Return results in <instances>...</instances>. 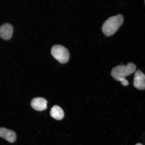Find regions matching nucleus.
I'll use <instances>...</instances> for the list:
<instances>
[{
	"label": "nucleus",
	"instance_id": "f257e3e1",
	"mask_svg": "<svg viewBox=\"0 0 145 145\" xmlns=\"http://www.w3.org/2000/svg\"><path fill=\"white\" fill-rule=\"evenodd\" d=\"M136 70V65L133 63H129L127 65H119L114 68L110 75L116 80L120 81L123 86H125L129 83L125 77L133 73Z\"/></svg>",
	"mask_w": 145,
	"mask_h": 145
},
{
	"label": "nucleus",
	"instance_id": "f03ea898",
	"mask_svg": "<svg viewBox=\"0 0 145 145\" xmlns=\"http://www.w3.org/2000/svg\"><path fill=\"white\" fill-rule=\"evenodd\" d=\"M124 22L122 14H119L109 18L105 22L102 26V31L107 36L114 35L119 29Z\"/></svg>",
	"mask_w": 145,
	"mask_h": 145
},
{
	"label": "nucleus",
	"instance_id": "7ed1b4c3",
	"mask_svg": "<svg viewBox=\"0 0 145 145\" xmlns=\"http://www.w3.org/2000/svg\"><path fill=\"white\" fill-rule=\"evenodd\" d=\"M51 53L54 58L61 63L67 62L69 59L70 54L68 50L61 45H56L52 47Z\"/></svg>",
	"mask_w": 145,
	"mask_h": 145
},
{
	"label": "nucleus",
	"instance_id": "20e7f679",
	"mask_svg": "<svg viewBox=\"0 0 145 145\" xmlns=\"http://www.w3.org/2000/svg\"><path fill=\"white\" fill-rule=\"evenodd\" d=\"M133 86L138 89L145 90V75L140 70H138L135 72Z\"/></svg>",
	"mask_w": 145,
	"mask_h": 145
},
{
	"label": "nucleus",
	"instance_id": "39448f33",
	"mask_svg": "<svg viewBox=\"0 0 145 145\" xmlns=\"http://www.w3.org/2000/svg\"><path fill=\"white\" fill-rule=\"evenodd\" d=\"M13 31V27L11 24H4L0 27V37L4 40H9L11 39Z\"/></svg>",
	"mask_w": 145,
	"mask_h": 145
},
{
	"label": "nucleus",
	"instance_id": "423d86ee",
	"mask_svg": "<svg viewBox=\"0 0 145 145\" xmlns=\"http://www.w3.org/2000/svg\"><path fill=\"white\" fill-rule=\"evenodd\" d=\"M47 101L42 97L35 98L32 99L31 105L32 108L37 111H42L47 108Z\"/></svg>",
	"mask_w": 145,
	"mask_h": 145
},
{
	"label": "nucleus",
	"instance_id": "0eeeda50",
	"mask_svg": "<svg viewBox=\"0 0 145 145\" xmlns=\"http://www.w3.org/2000/svg\"><path fill=\"white\" fill-rule=\"evenodd\" d=\"M0 137L10 143H14L17 139L15 132L5 128H0Z\"/></svg>",
	"mask_w": 145,
	"mask_h": 145
},
{
	"label": "nucleus",
	"instance_id": "6e6552de",
	"mask_svg": "<svg viewBox=\"0 0 145 145\" xmlns=\"http://www.w3.org/2000/svg\"><path fill=\"white\" fill-rule=\"evenodd\" d=\"M50 116L57 120H61L64 116V112L61 107L57 106H54L51 109Z\"/></svg>",
	"mask_w": 145,
	"mask_h": 145
},
{
	"label": "nucleus",
	"instance_id": "1a4fd4ad",
	"mask_svg": "<svg viewBox=\"0 0 145 145\" xmlns=\"http://www.w3.org/2000/svg\"><path fill=\"white\" fill-rule=\"evenodd\" d=\"M135 145H142V144H140V143H138V144H136Z\"/></svg>",
	"mask_w": 145,
	"mask_h": 145
},
{
	"label": "nucleus",
	"instance_id": "9d476101",
	"mask_svg": "<svg viewBox=\"0 0 145 145\" xmlns=\"http://www.w3.org/2000/svg\"></svg>",
	"mask_w": 145,
	"mask_h": 145
}]
</instances>
